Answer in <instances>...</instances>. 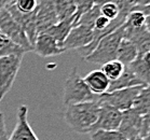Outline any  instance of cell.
Listing matches in <instances>:
<instances>
[{
    "instance_id": "1f68e13d",
    "label": "cell",
    "mask_w": 150,
    "mask_h": 140,
    "mask_svg": "<svg viewBox=\"0 0 150 140\" xmlns=\"http://www.w3.org/2000/svg\"><path fill=\"white\" fill-rule=\"evenodd\" d=\"M14 0H0V11L4 10L10 4H12Z\"/></svg>"
},
{
    "instance_id": "6da1fadb",
    "label": "cell",
    "mask_w": 150,
    "mask_h": 140,
    "mask_svg": "<svg viewBox=\"0 0 150 140\" xmlns=\"http://www.w3.org/2000/svg\"><path fill=\"white\" fill-rule=\"evenodd\" d=\"M98 111V101L75 103L66 106L64 117L68 126L76 133L90 134L97 122Z\"/></svg>"
},
{
    "instance_id": "52a82bcc",
    "label": "cell",
    "mask_w": 150,
    "mask_h": 140,
    "mask_svg": "<svg viewBox=\"0 0 150 140\" xmlns=\"http://www.w3.org/2000/svg\"><path fill=\"white\" fill-rule=\"evenodd\" d=\"M127 140H136L143 136V115L133 108L122 112L121 123L118 128Z\"/></svg>"
},
{
    "instance_id": "8fae6325",
    "label": "cell",
    "mask_w": 150,
    "mask_h": 140,
    "mask_svg": "<svg viewBox=\"0 0 150 140\" xmlns=\"http://www.w3.org/2000/svg\"><path fill=\"white\" fill-rule=\"evenodd\" d=\"M28 108L21 106L17 110V120L9 140H39L27 120Z\"/></svg>"
},
{
    "instance_id": "f1b7e54d",
    "label": "cell",
    "mask_w": 150,
    "mask_h": 140,
    "mask_svg": "<svg viewBox=\"0 0 150 140\" xmlns=\"http://www.w3.org/2000/svg\"><path fill=\"white\" fill-rule=\"evenodd\" d=\"M149 127H150V110L146 114L143 115V136H142V138L145 137V134H146V132L148 130Z\"/></svg>"
},
{
    "instance_id": "9a60e30c",
    "label": "cell",
    "mask_w": 150,
    "mask_h": 140,
    "mask_svg": "<svg viewBox=\"0 0 150 140\" xmlns=\"http://www.w3.org/2000/svg\"><path fill=\"white\" fill-rule=\"evenodd\" d=\"M137 56H138V51L136 45L132 41L123 38L117 51V59L120 63H122L124 66H129L131 63H133L136 59Z\"/></svg>"
},
{
    "instance_id": "3957f363",
    "label": "cell",
    "mask_w": 150,
    "mask_h": 140,
    "mask_svg": "<svg viewBox=\"0 0 150 140\" xmlns=\"http://www.w3.org/2000/svg\"><path fill=\"white\" fill-rule=\"evenodd\" d=\"M124 28L125 26L122 25L117 30L100 39L94 51L89 56H86L84 61L96 65H104L106 63L117 59V51L124 36Z\"/></svg>"
},
{
    "instance_id": "5b68a950",
    "label": "cell",
    "mask_w": 150,
    "mask_h": 140,
    "mask_svg": "<svg viewBox=\"0 0 150 140\" xmlns=\"http://www.w3.org/2000/svg\"><path fill=\"white\" fill-rule=\"evenodd\" d=\"M144 86L145 85L134 86V87L105 93V94L99 96L97 101L99 103H107V105H109V106L123 112V111H126V110H130L133 108L134 103H135V100L138 97Z\"/></svg>"
},
{
    "instance_id": "e575fe53",
    "label": "cell",
    "mask_w": 150,
    "mask_h": 140,
    "mask_svg": "<svg viewBox=\"0 0 150 140\" xmlns=\"http://www.w3.org/2000/svg\"><path fill=\"white\" fill-rule=\"evenodd\" d=\"M65 1H67V2H69V4H74V6H76V4H78L80 0H65Z\"/></svg>"
},
{
    "instance_id": "8992f818",
    "label": "cell",
    "mask_w": 150,
    "mask_h": 140,
    "mask_svg": "<svg viewBox=\"0 0 150 140\" xmlns=\"http://www.w3.org/2000/svg\"><path fill=\"white\" fill-rule=\"evenodd\" d=\"M0 32L21 46L25 52L33 51V45L28 40L24 29L11 16L7 9L0 11Z\"/></svg>"
},
{
    "instance_id": "ffe728a7",
    "label": "cell",
    "mask_w": 150,
    "mask_h": 140,
    "mask_svg": "<svg viewBox=\"0 0 150 140\" xmlns=\"http://www.w3.org/2000/svg\"><path fill=\"white\" fill-rule=\"evenodd\" d=\"M124 69H125V66L123 65L122 63H120L118 59H115V61H111V62L102 65L100 70L109 79V81H115L122 75Z\"/></svg>"
},
{
    "instance_id": "4fadbf2b",
    "label": "cell",
    "mask_w": 150,
    "mask_h": 140,
    "mask_svg": "<svg viewBox=\"0 0 150 140\" xmlns=\"http://www.w3.org/2000/svg\"><path fill=\"white\" fill-rule=\"evenodd\" d=\"M83 80L90 91L95 95L100 96L108 92L110 81L102 70H93L85 75Z\"/></svg>"
},
{
    "instance_id": "4dcf8cb0",
    "label": "cell",
    "mask_w": 150,
    "mask_h": 140,
    "mask_svg": "<svg viewBox=\"0 0 150 140\" xmlns=\"http://www.w3.org/2000/svg\"><path fill=\"white\" fill-rule=\"evenodd\" d=\"M142 58H143L144 63L147 65V67L150 69V51L149 52H146L145 54L142 55Z\"/></svg>"
},
{
    "instance_id": "ac0fdd59",
    "label": "cell",
    "mask_w": 150,
    "mask_h": 140,
    "mask_svg": "<svg viewBox=\"0 0 150 140\" xmlns=\"http://www.w3.org/2000/svg\"><path fill=\"white\" fill-rule=\"evenodd\" d=\"M133 109L136 110L140 115L146 114L150 110V83L143 87L139 95L134 103Z\"/></svg>"
},
{
    "instance_id": "f546056e",
    "label": "cell",
    "mask_w": 150,
    "mask_h": 140,
    "mask_svg": "<svg viewBox=\"0 0 150 140\" xmlns=\"http://www.w3.org/2000/svg\"><path fill=\"white\" fill-rule=\"evenodd\" d=\"M133 7H145V6H149L150 0H130Z\"/></svg>"
},
{
    "instance_id": "484cf974",
    "label": "cell",
    "mask_w": 150,
    "mask_h": 140,
    "mask_svg": "<svg viewBox=\"0 0 150 140\" xmlns=\"http://www.w3.org/2000/svg\"><path fill=\"white\" fill-rule=\"evenodd\" d=\"M13 4L18 12L23 14H29L37 10L38 0H14Z\"/></svg>"
},
{
    "instance_id": "d6986e66",
    "label": "cell",
    "mask_w": 150,
    "mask_h": 140,
    "mask_svg": "<svg viewBox=\"0 0 150 140\" xmlns=\"http://www.w3.org/2000/svg\"><path fill=\"white\" fill-rule=\"evenodd\" d=\"M53 1H54V8L56 15H57L58 22L70 18L75 15L76 6L69 4L65 0H53Z\"/></svg>"
},
{
    "instance_id": "277c9868",
    "label": "cell",
    "mask_w": 150,
    "mask_h": 140,
    "mask_svg": "<svg viewBox=\"0 0 150 140\" xmlns=\"http://www.w3.org/2000/svg\"><path fill=\"white\" fill-rule=\"evenodd\" d=\"M24 55L13 54L0 57V101L10 92Z\"/></svg>"
},
{
    "instance_id": "9c48e42d",
    "label": "cell",
    "mask_w": 150,
    "mask_h": 140,
    "mask_svg": "<svg viewBox=\"0 0 150 140\" xmlns=\"http://www.w3.org/2000/svg\"><path fill=\"white\" fill-rule=\"evenodd\" d=\"M93 38H94V30L92 28L83 25H77L70 29L62 46L64 51L79 50L89 45L93 41Z\"/></svg>"
},
{
    "instance_id": "5bb4252c",
    "label": "cell",
    "mask_w": 150,
    "mask_h": 140,
    "mask_svg": "<svg viewBox=\"0 0 150 140\" xmlns=\"http://www.w3.org/2000/svg\"><path fill=\"white\" fill-rule=\"evenodd\" d=\"M140 85H146L145 83L137 78L130 69L125 67L124 71L119 78L115 80V81H110L109 89L108 92H113V91H118V89H129V87H134V86H140Z\"/></svg>"
},
{
    "instance_id": "7402d4cb",
    "label": "cell",
    "mask_w": 150,
    "mask_h": 140,
    "mask_svg": "<svg viewBox=\"0 0 150 140\" xmlns=\"http://www.w3.org/2000/svg\"><path fill=\"white\" fill-rule=\"evenodd\" d=\"M95 4L100 6V15L107 17L109 21H115L119 16L120 10L113 1H100L95 0Z\"/></svg>"
},
{
    "instance_id": "30bf717a",
    "label": "cell",
    "mask_w": 150,
    "mask_h": 140,
    "mask_svg": "<svg viewBox=\"0 0 150 140\" xmlns=\"http://www.w3.org/2000/svg\"><path fill=\"white\" fill-rule=\"evenodd\" d=\"M37 34H43L50 27L58 23L55 12L53 0H38V8L36 12Z\"/></svg>"
},
{
    "instance_id": "4316f807",
    "label": "cell",
    "mask_w": 150,
    "mask_h": 140,
    "mask_svg": "<svg viewBox=\"0 0 150 140\" xmlns=\"http://www.w3.org/2000/svg\"><path fill=\"white\" fill-rule=\"evenodd\" d=\"M95 6V0H80L78 4H76V12H75V20H74V27L76 26L79 18L90 11L93 7Z\"/></svg>"
},
{
    "instance_id": "cb8c5ba5",
    "label": "cell",
    "mask_w": 150,
    "mask_h": 140,
    "mask_svg": "<svg viewBox=\"0 0 150 140\" xmlns=\"http://www.w3.org/2000/svg\"><path fill=\"white\" fill-rule=\"evenodd\" d=\"M91 140H127L119 130H96L90 134Z\"/></svg>"
},
{
    "instance_id": "ba28073f",
    "label": "cell",
    "mask_w": 150,
    "mask_h": 140,
    "mask_svg": "<svg viewBox=\"0 0 150 140\" xmlns=\"http://www.w3.org/2000/svg\"><path fill=\"white\" fill-rule=\"evenodd\" d=\"M121 119H122L121 111L107 103H99L98 119L95 125L92 127L91 133H94L96 130H118L121 123Z\"/></svg>"
},
{
    "instance_id": "7a4b0ae2",
    "label": "cell",
    "mask_w": 150,
    "mask_h": 140,
    "mask_svg": "<svg viewBox=\"0 0 150 140\" xmlns=\"http://www.w3.org/2000/svg\"><path fill=\"white\" fill-rule=\"evenodd\" d=\"M99 96L93 94L88 85L85 84L83 78L78 73L77 67L71 69L65 81L63 101L65 106L75 105V103H88V101H97Z\"/></svg>"
},
{
    "instance_id": "83f0119b",
    "label": "cell",
    "mask_w": 150,
    "mask_h": 140,
    "mask_svg": "<svg viewBox=\"0 0 150 140\" xmlns=\"http://www.w3.org/2000/svg\"><path fill=\"white\" fill-rule=\"evenodd\" d=\"M7 126H6V121H4V113H0V140H9Z\"/></svg>"
},
{
    "instance_id": "d4e9b609",
    "label": "cell",
    "mask_w": 150,
    "mask_h": 140,
    "mask_svg": "<svg viewBox=\"0 0 150 140\" xmlns=\"http://www.w3.org/2000/svg\"><path fill=\"white\" fill-rule=\"evenodd\" d=\"M145 14L139 11H131L127 14L125 25L130 28H140L145 24Z\"/></svg>"
},
{
    "instance_id": "7c38bea8",
    "label": "cell",
    "mask_w": 150,
    "mask_h": 140,
    "mask_svg": "<svg viewBox=\"0 0 150 140\" xmlns=\"http://www.w3.org/2000/svg\"><path fill=\"white\" fill-rule=\"evenodd\" d=\"M33 51L41 57H51L64 53V49L48 34H40L36 38Z\"/></svg>"
},
{
    "instance_id": "d6a6232c",
    "label": "cell",
    "mask_w": 150,
    "mask_h": 140,
    "mask_svg": "<svg viewBox=\"0 0 150 140\" xmlns=\"http://www.w3.org/2000/svg\"><path fill=\"white\" fill-rule=\"evenodd\" d=\"M144 26H145V28H146V30L150 34V15H146Z\"/></svg>"
},
{
    "instance_id": "603a6c76",
    "label": "cell",
    "mask_w": 150,
    "mask_h": 140,
    "mask_svg": "<svg viewBox=\"0 0 150 140\" xmlns=\"http://www.w3.org/2000/svg\"><path fill=\"white\" fill-rule=\"evenodd\" d=\"M100 15V6L99 4H96L91 9L90 11H88L86 13H84L82 15L79 21L77 22V25H83V26H86V27L90 28H94V23H95L96 18Z\"/></svg>"
},
{
    "instance_id": "44dd1931",
    "label": "cell",
    "mask_w": 150,
    "mask_h": 140,
    "mask_svg": "<svg viewBox=\"0 0 150 140\" xmlns=\"http://www.w3.org/2000/svg\"><path fill=\"white\" fill-rule=\"evenodd\" d=\"M26 52L23 49L12 42L8 37L0 32V57L8 56L13 54H22L24 55Z\"/></svg>"
},
{
    "instance_id": "e0dca14e",
    "label": "cell",
    "mask_w": 150,
    "mask_h": 140,
    "mask_svg": "<svg viewBox=\"0 0 150 140\" xmlns=\"http://www.w3.org/2000/svg\"><path fill=\"white\" fill-rule=\"evenodd\" d=\"M136 75L137 78L142 80L145 84H149L150 83V69L147 67V65L144 63L142 55L138 54L136 59L133 63H131L129 66H125Z\"/></svg>"
},
{
    "instance_id": "d590c367",
    "label": "cell",
    "mask_w": 150,
    "mask_h": 140,
    "mask_svg": "<svg viewBox=\"0 0 150 140\" xmlns=\"http://www.w3.org/2000/svg\"><path fill=\"white\" fill-rule=\"evenodd\" d=\"M136 140H146V139H144V138H138V139H136Z\"/></svg>"
},
{
    "instance_id": "2e32d148",
    "label": "cell",
    "mask_w": 150,
    "mask_h": 140,
    "mask_svg": "<svg viewBox=\"0 0 150 140\" xmlns=\"http://www.w3.org/2000/svg\"><path fill=\"white\" fill-rule=\"evenodd\" d=\"M74 20L75 17L72 16L70 18L64 20V21L58 22L57 24H55L54 26L50 27L47 31H45L43 34H48L51 37H53L59 44H63L64 40L66 39V37L68 36L69 31L74 27Z\"/></svg>"
},
{
    "instance_id": "836d02e7",
    "label": "cell",
    "mask_w": 150,
    "mask_h": 140,
    "mask_svg": "<svg viewBox=\"0 0 150 140\" xmlns=\"http://www.w3.org/2000/svg\"><path fill=\"white\" fill-rule=\"evenodd\" d=\"M144 139L150 140V127L148 128V130L146 132V134H145V137H144Z\"/></svg>"
}]
</instances>
